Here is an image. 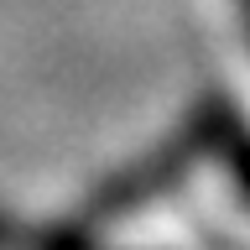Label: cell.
Wrapping results in <instances>:
<instances>
[{
  "mask_svg": "<svg viewBox=\"0 0 250 250\" xmlns=\"http://www.w3.org/2000/svg\"><path fill=\"white\" fill-rule=\"evenodd\" d=\"M214 156L240 162V109H234L229 99L208 94V99H198L183 120L172 125V136H162L156 146H146L141 156H130L120 172H109L104 183L78 203L73 224L89 229V234H104L109 224H120V219L151 208L156 198L177 193V188H183L198 167H208Z\"/></svg>",
  "mask_w": 250,
  "mask_h": 250,
  "instance_id": "1",
  "label": "cell"
},
{
  "mask_svg": "<svg viewBox=\"0 0 250 250\" xmlns=\"http://www.w3.org/2000/svg\"><path fill=\"white\" fill-rule=\"evenodd\" d=\"M0 250H115V245H104V234L78 229L73 219L68 224H26L0 208Z\"/></svg>",
  "mask_w": 250,
  "mask_h": 250,
  "instance_id": "2",
  "label": "cell"
}]
</instances>
